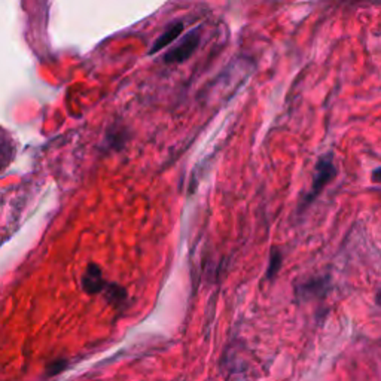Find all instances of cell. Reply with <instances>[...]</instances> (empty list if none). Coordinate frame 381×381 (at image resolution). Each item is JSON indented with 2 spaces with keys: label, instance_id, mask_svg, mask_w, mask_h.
I'll list each match as a JSON object with an SVG mask.
<instances>
[{
  "label": "cell",
  "instance_id": "obj_9",
  "mask_svg": "<svg viewBox=\"0 0 381 381\" xmlns=\"http://www.w3.org/2000/svg\"><path fill=\"white\" fill-rule=\"evenodd\" d=\"M377 303H378V305H381V290H380L378 295H377Z\"/></svg>",
  "mask_w": 381,
  "mask_h": 381
},
{
  "label": "cell",
  "instance_id": "obj_7",
  "mask_svg": "<svg viewBox=\"0 0 381 381\" xmlns=\"http://www.w3.org/2000/svg\"><path fill=\"white\" fill-rule=\"evenodd\" d=\"M11 152H9V142H6V136L0 133V170L5 168V166L11 161Z\"/></svg>",
  "mask_w": 381,
  "mask_h": 381
},
{
  "label": "cell",
  "instance_id": "obj_3",
  "mask_svg": "<svg viewBox=\"0 0 381 381\" xmlns=\"http://www.w3.org/2000/svg\"><path fill=\"white\" fill-rule=\"evenodd\" d=\"M109 286V283L105 282L102 268L97 264H88L85 273L82 276V287L87 294L96 295L103 292Z\"/></svg>",
  "mask_w": 381,
  "mask_h": 381
},
{
  "label": "cell",
  "instance_id": "obj_8",
  "mask_svg": "<svg viewBox=\"0 0 381 381\" xmlns=\"http://www.w3.org/2000/svg\"><path fill=\"white\" fill-rule=\"evenodd\" d=\"M371 179H373V182L375 184H381V167L375 168L373 173H371Z\"/></svg>",
  "mask_w": 381,
  "mask_h": 381
},
{
  "label": "cell",
  "instance_id": "obj_4",
  "mask_svg": "<svg viewBox=\"0 0 381 381\" xmlns=\"http://www.w3.org/2000/svg\"><path fill=\"white\" fill-rule=\"evenodd\" d=\"M182 32H184V24L180 23V21L170 24V26L164 30L163 35L157 39L155 44L152 45V49H150V51H149V54H155V53H158V51H161L163 48L168 46L170 44H172V42L175 41V39H177V36H179L180 33H182Z\"/></svg>",
  "mask_w": 381,
  "mask_h": 381
},
{
  "label": "cell",
  "instance_id": "obj_5",
  "mask_svg": "<svg viewBox=\"0 0 381 381\" xmlns=\"http://www.w3.org/2000/svg\"><path fill=\"white\" fill-rule=\"evenodd\" d=\"M328 278L325 277H317L312 278L308 282L299 285L298 286V292L301 298H310V296H320L326 292L328 289Z\"/></svg>",
  "mask_w": 381,
  "mask_h": 381
},
{
  "label": "cell",
  "instance_id": "obj_2",
  "mask_svg": "<svg viewBox=\"0 0 381 381\" xmlns=\"http://www.w3.org/2000/svg\"><path fill=\"white\" fill-rule=\"evenodd\" d=\"M200 42V33L198 30H193V32L188 33L184 41L180 42L176 48L170 49V51L164 55V62L172 64V63H182L185 60L195 51Z\"/></svg>",
  "mask_w": 381,
  "mask_h": 381
},
{
  "label": "cell",
  "instance_id": "obj_6",
  "mask_svg": "<svg viewBox=\"0 0 381 381\" xmlns=\"http://www.w3.org/2000/svg\"><path fill=\"white\" fill-rule=\"evenodd\" d=\"M282 260H283V255L280 254V250L278 249H273L272 250V256H269L268 269H267V278L276 277V274L278 273L280 267H282Z\"/></svg>",
  "mask_w": 381,
  "mask_h": 381
},
{
  "label": "cell",
  "instance_id": "obj_1",
  "mask_svg": "<svg viewBox=\"0 0 381 381\" xmlns=\"http://www.w3.org/2000/svg\"><path fill=\"white\" fill-rule=\"evenodd\" d=\"M337 176V167L334 163L333 155H324L319 158V161L314 168V175L312 180V188H310L308 194L304 200V206H308L313 200L322 193L325 186Z\"/></svg>",
  "mask_w": 381,
  "mask_h": 381
}]
</instances>
